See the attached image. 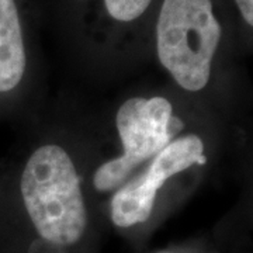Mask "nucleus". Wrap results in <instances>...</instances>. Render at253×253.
<instances>
[{"label": "nucleus", "mask_w": 253, "mask_h": 253, "mask_svg": "<svg viewBox=\"0 0 253 253\" xmlns=\"http://www.w3.org/2000/svg\"><path fill=\"white\" fill-rule=\"evenodd\" d=\"M222 37L211 0H163L156 23V52L174 83L190 93L207 89Z\"/></svg>", "instance_id": "obj_1"}, {"label": "nucleus", "mask_w": 253, "mask_h": 253, "mask_svg": "<svg viewBox=\"0 0 253 253\" xmlns=\"http://www.w3.org/2000/svg\"><path fill=\"white\" fill-rule=\"evenodd\" d=\"M152 0H104L110 17L116 21L129 23L139 18L149 7Z\"/></svg>", "instance_id": "obj_5"}, {"label": "nucleus", "mask_w": 253, "mask_h": 253, "mask_svg": "<svg viewBox=\"0 0 253 253\" xmlns=\"http://www.w3.org/2000/svg\"><path fill=\"white\" fill-rule=\"evenodd\" d=\"M26 72L27 52L16 0H0V103L18 90Z\"/></svg>", "instance_id": "obj_4"}, {"label": "nucleus", "mask_w": 253, "mask_h": 253, "mask_svg": "<svg viewBox=\"0 0 253 253\" xmlns=\"http://www.w3.org/2000/svg\"><path fill=\"white\" fill-rule=\"evenodd\" d=\"M114 123L123 151L99 165L93 173V187L99 193H114L183 128L172 101L163 96L126 99L120 104Z\"/></svg>", "instance_id": "obj_2"}, {"label": "nucleus", "mask_w": 253, "mask_h": 253, "mask_svg": "<svg viewBox=\"0 0 253 253\" xmlns=\"http://www.w3.org/2000/svg\"><path fill=\"white\" fill-rule=\"evenodd\" d=\"M206 142L197 134L177 135L155 155L144 169L118 187L110 200L109 218L120 231L146 225L155 214L159 191L172 177L206 165Z\"/></svg>", "instance_id": "obj_3"}, {"label": "nucleus", "mask_w": 253, "mask_h": 253, "mask_svg": "<svg viewBox=\"0 0 253 253\" xmlns=\"http://www.w3.org/2000/svg\"><path fill=\"white\" fill-rule=\"evenodd\" d=\"M236 6L241 11V16L244 17L246 24L249 27L253 26V0H235Z\"/></svg>", "instance_id": "obj_6"}]
</instances>
